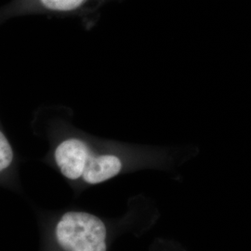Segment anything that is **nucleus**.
<instances>
[{"mask_svg":"<svg viewBox=\"0 0 251 251\" xmlns=\"http://www.w3.org/2000/svg\"><path fill=\"white\" fill-rule=\"evenodd\" d=\"M160 212L152 199H128L125 212L108 219L80 209L46 216L41 222L40 251H109L118 237L141 236L156 225Z\"/></svg>","mask_w":251,"mask_h":251,"instance_id":"1","label":"nucleus"},{"mask_svg":"<svg viewBox=\"0 0 251 251\" xmlns=\"http://www.w3.org/2000/svg\"><path fill=\"white\" fill-rule=\"evenodd\" d=\"M157 160L137 152L100 146L76 135H66L54 145V167L75 192L114 179L140 162Z\"/></svg>","mask_w":251,"mask_h":251,"instance_id":"2","label":"nucleus"},{"mask_svg":"<svg viewBox=\"0 0 251 251\" xmlns=\"http://www.w3.org/2000/svg\"><path fill=\"white\" fill-rule=\"evenodd\" d=\"M89 0H11L0 7V22L30 14H63L81 9Z\"/></svg>","mask_w":251,"mask_h":251,"instance_id":"3","label":"nucleus"},{"mask_svg":"<svg viewBox=\"0 0 251 251\" xmlns=\"http://www.w3.org/2000/svg\"><path fill=\"white\" fill-rule=\"evenodd\" d=\"M15 167V152L8 137L0 128V183L12 184Z\"/></svg>","mask_w":251,"mask_h":251,"instance_id":"4","label":"nucleus"}]
</instances>
